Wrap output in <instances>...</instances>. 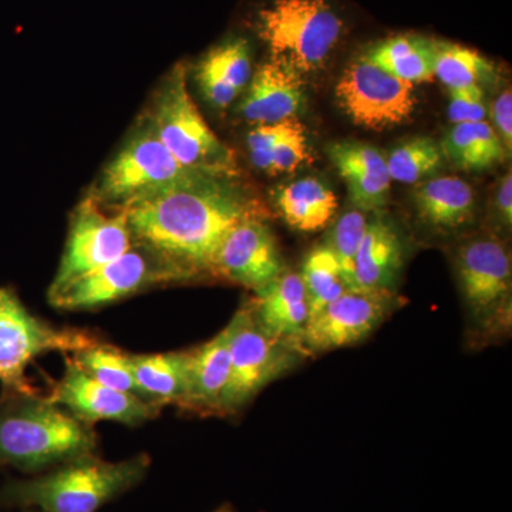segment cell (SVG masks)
Returning <instances> with one entry per match:
<instances>
[{
    "label": "cell",
    "instance_id": "obj_1",
    "mask_svg": "<svg viewBox=\"0 0 512 512\" xmlns=\"http://www.w3.org/2000/svg\"><path fill=\"white\" fill-rule=\"evenodd\" d=\"M134 239L180 266L191 278L212 274L222 241L239 222L261 217L231 177L195 173L128 202Z\"/></svg>",
    "mask_w": 512,
    "mask_h": 512
},
{
    "label": "cell",
    "instance_id": "obj_2",
    "mask_svg": "<svg viewBox=\"0 0 512 512\" xmlns=\"http://www.w3.org/2000/svg\"><path fill=\"white\" fill-rule=\"evenodd\" d=\"M151 467L148 454L106 461L96 453L74 458L45 473L0 485V508L37 512H97L137 487Z\"/></svg>",
    "mask_w": 512,
    "mask_h": 512
},
{
    "label": "cell",
    "instance_id": "obj_3",
    "mask_svg": "<svg viewBox=\"0 0 512 512\" xmlns=\"http://www.w3.org/2000/svg\"><path fill=\"white\" fill-rule=\"evenodd\" d=\"M93 424L39 394H0V468L26 476L96 453Z\"/></svg>",
    "mask_w": 512,
    "mask_h": 512
},
{
    "label": "cell",
    "instance_id": "obj_4",
    "mask_svg": "<svg viewBox=\"0 0 512 512\" xmlns=\"http://www.w3.org/2000/svg\"><path fill=\"white\" fill-rule=\"evenodd\" d=\"M146 119L161 143L188 170L217 177L237 174L234 151L211 130L188 93L183 64L167 74Z\"/></svg>",
    "mask_w": 512,
    "mask_h": 512
},
{
    "label": "cell",
    "instance_id": "obj_5",
    "mask_svg": "<svg viewBox=\"0 0 512 512\" xmlns=\"http://www.w3.org/2000/svg\"><path fill=\"white\" fill-rule=\"evenodd\" d=\"M101 342L89 329L64 328L33 315L10 286L0 288V384L2 392L36 394L28 367L50 352L77 353Z\"/></svg>",
    "mask_w": 512,
    "mask_h": 512
},
{
    "label": "cell",
    "instance_id": "obj_6",
    "mask_svg": "<svg viewBox=\"0 0 512 512\" xmlns=\"http://www.w3.org/2000/svg\"><path fill=\"white\" fill-rule=\"evenodd\" d=\"M256 28L272 59L302 74L326 63L342 37L343 20L328 0H272L258 13Z\"/></svg>",
    "mask_w": 512,
    "mask_h": 512
},
{
    "label": "cell",
    "instance_id": "obj_7",
    "mask_svg": "<svg viewBox=\"0 0 512 512\" xmlns=\"http://www.w3.org/2000/svg\"><path fill=\"white\" fill-rule=\"evenodd\" d=\"M191 279L180 266L147 245L137 242L126 254L77 279L49 302L62 311H92L130 298L153 286Z\"/></svg>",
    "mask_w": 512,
    "mask_h": 512
},
{
    "label": "cell",
    "instance_id": "obj_8",
    "mask_svg": "<svg viewBox=\"0 0 512 512\" xmlns=\"http://www.w3.org/2000/svg\"><path fill=\"white\" fill-rule=\"evenodd\" d=\"M195 173L197 171L185 168L168 151L148 120L143 119L116 157L106 165L89 195L103 207L120 210L148 192Z\"/></svg>",
    "mask_w": 512,
    "mask_h": 512
},
{
    "label": "cell",
    "instance_id": "obj_9",
    "mask_svg": "<svg viewBox=\"0 0 512 512\" xmlns=\"http://www.w3.org/2000/svg\"><path fill=\"white\" fill-rule=\"evenodd\" d=\"M458 284L470 320L481 332L497 333L511 322V255L495 234L467 239L456 252Z\"/></svg>",
    "mask_w": 512,
    "mask_h": 512
},
{
    "label": "cell",
    "instance_id": "obj_10",
    "mask_svg": "<svg viewBox=\"0 0 512 512\" xmlns=\"http://www.w3.org/2000/svg\"><path fill=\"white\" fill-rule=\"evenodd\" d=\"M231 377L225 394L224 414L237 413L252 399L284 375L298 349L272 336L256 319L247 301L227 326Z\"/></svg>",
    "mask_w": 512,
    "mask_h": 512
},
{
    "label": "cell",
    "instance_id": "obj_11",
    "mask_svg": "<svg viewBox=\"0 0 512 512\" xmlns=\"http://www.w3.org/2000/svg\"><path fill=\"white\" fill-rule=\"evenodd\" d=\"M134 244L126 212L111 210L109 214L87 195L73 212L66 247L47 296L52 298L77 279L126 254Z\"/></svg>",
    "mask_w": 512,
    "mask_h": 512
},
{
    "label": "cell",
    "instance_id": "obj_12",
    "mask_svg": "<svg viewBox=\"0 0 512 512\" xmlns=\"http://www.w3.org/2000/svg\"><path fill=\"white\" fill-rule=\"evenodd\" d=\"M335 94L346 116L369 130L400 126L416 106L413 84L384 72L363 55L343 70Z\"/></svg>",
    "mask_w": 512,
    "mask_h": 512
},
{
    "label": "cell",
    "instance_id": "obj_13",
    "mask_svg": "<svg viewBox=\"0 0 512 512\" xmlns=\"http://www.w3.org/2000/svg\"><path fill=\"white\" fill-rule=\"evenodd\" d=\"M393 292L348 291L309 318L303 353H326L365 342L389 318Z\"/></svg>",
    "mask_w": 512,
    "mask_h": 512
},
{
    "label": "cell",
    "instance_id": "obj_14",
    "mask_svg": "<svg viewBox=\"0 0 512 512\" xmlns=\"http://www.w3.org/2000/svg\"><path fill=\"white\" fill-rule=\"evenodd\" d=\"M47 399L89 424L114 421L126 426H140L156 419L163 410L134 394L104 386L84 373L72 359L66 360L64 375Z\"/></svg>",
    "mask_w": 512,
    "mask_h": 512
},
{
    "label": "cell",
    "instance_id": "obj_15",
    "mask_svg": "<svg viewBox=\"0 0 512 512\" xmlns=\"http://www.w3.org/2000/svg\"><path fill=\"white\" fill-rule=\"evenodd\" d=\"M275 235L261 217L239 222L222 241L212 274L256 292L285 271Z\"/></svg>",
    "mask_w": 512,
    "mask_h": 512
},
{
    "label": "cell",
    "instance_id": "obj_16",
    "mask_svg": "<svg viewBox=\"0 0 512 512\" xmlns=\"http://www.w3.org/2000/svg\"><path fill=\"white\" fill-rule=\"evenodd\" d=\"M328 154L345 181L356 210L376 214L386 207L392 185L386 156L376 147L360 141L330 144Z\"/></svg>",
    "mask_w": 512,
    "mask_h": 512
},
{
    "label": "cell",
    "instance_id": "obj_17",
    "mask_svg": "<svg viewBox=\"0 0 512 512\" xmlns=\"http://www.w3.org/2000/svg\"><path fill=\"white\" fill-rule=\"evenodd\" d=\"M231 377L228 330L197 348L187 350V394L181 410L202 416H224Z\"/></svg>",
    "mask_w": 512,
    "mask_h": 512
},
{
    "label": "cell",
    "instance_id": "obj_18",
    "mask_svg": "<svg viewBox=\"0 0 512 512\" xmlns=\"http://www.w3.org/2000/svg\"><path fill=\"white\" fill-rule=\"evenodd\" d=\"M301 76L288 64L272 57L262 63L249 80L241 104L244 119L256 126L295 119L305 97Z\"/></svg>",
    "mask_w": 512,
    "mask_h": 512
},
{
    "label": "cell",
    "instance_id": "obj_19",
    "mask_svg": "<svg viewBox=\"0 0 512 512\" xmlns=\"http://www.w3.org/2000/svg\"><path fill=\"white\" fill-rule=\"evenodd\" d=\"M256 319L272 336L302 350V338L311 318L301 274L285 269L252 299Z\"/></svg>",
    "mask_w": 512,
    "mask_h": 512
},
{
    "label": "cell",
    "instance_id": "obj_20",
    "mask_svg": "<svg viewBox=\"0 0 512 512\" xmlns=\"http://www.w3.org/2000/svg\"><path fill=\"white\" fill-rule=\"evenodd\" d=\"M404 262L402 237L392 222L376 212L367 221L355 261L353 291L393 292Z\"/></svg>",
    "mask_w": 512,
    "mask_h": 512
},
{
    "label": "cell",
    "instance_id": "obj_21",
    "mask_svg": "<svg viewBox=\"0 0 512 512\" xmlns=\"http://www.w3.org/2000/svg\"><path fill=\"white\" fill-rule=\"evenodd\" d=\"M414 207L420 220L430 228L454 232L474 220L476 194L461 178L436 177L416 188Z\"/></svg>",
    "mask_w": 512,
    "mask_h": 512
},
{
    "label": "cell",
    "instance_id": "obj_22",
    "mask_svg": "<svg viewBox=\"0 0 512 512\" xmlns=\"http://www.w3.org/2000/svg\"><path fill=\"white\" fill-rule=\"evenodd\" d=\"M131 372L141 396L147 402L164 406H183L187 394V350L156 353V355H128Z\"/></svg>",
    "mask_w": 512,
    "mask_h": 512
},
{
    "label": "cell",
    "instance_id": "obj_23",
    "mask_svg": "<svg viewBox=\"0 0 512 512\" xmlns=\"http://www.w3.org/2000/svg\"><path fill=\"white\" fill-rule=\"evenodd\" d=\"M437 42L419 35H397L380 40L363 56L384 72L410 84L434 79Z\"/></svg>",
    "mask_w": 512,
    "mask_h": 512
},
{
    "label": "cell",
    "instance_id": "obj_24",
    "mask_svg": "<svg viewBox=\"0 0 512 512\" xmlns=\"http://www.w3.org/2000/svg\"><path fill=\"white\" fill-rule=\"evenodd\" d=\"M276 202L286 224L301 232H318L328 227L338 210L335 192L315 177L285 185Z\"/></svg>",
    "mask_w": 512,
    "mask_h": 512
},
{
    "label": "cell",
    "instance_id": "obj_25",
    "mask_svg": "<svg viewBox=\"0 0 512 512\" xmlns=\"http://www.w3.org/2000/svg\"><path fill=\"white\" fill-rule=\"evenodd\" d=\"M440 146L444 158L461 170L473 173L504 163L508 157L503 141L488 121L454 124Z\"/></svg>",
    "mask_w": 512,
    "mask_h": 512
},
{
    "label": "cell",
    "instance_id": "obj_26",
    "mask_svg": "<svg viewBox=\"0 0 512 512\" xmlns=\"http://www.w3.org/2000/svg\"><path fill=\"white\" fill-rule=\"evenodd\" d=\"M301 278L311 316L349 291L338 259L326 244L313 248L306 256Z\"/></svg>",
    "mask_w": 512,
    "mask_h": 512
},
{
    "label": "cell",
    "instance_id": "obj_27",
    "mask_svg": "<svg viewBox=\"0 0 512 512\" xmlns=\"http://www.w3.org/2000/svg\"><path fill=\"white\" fill-rule=\"evenodd\" d=\"M128 355L130 353L101 340L97 345L74 353L72 360L84 373L104 386L143 399L131 372Z\"/></svg>",
    "mask_w": 512,
    "mask_h": 512
},
{
    "label": "cell",
    "instance_id": "obj_28",
    "mask_svg": "<svg viewBox=\"0 0 512 512\" xmlns=\"http://www.w3.org/2000/svg\"><path fill=\"white\" fill-rule=\"evenodd\" d=\"M390 178L400 184H417L443 167L441 146L430 137L404 141L386 157Z\"/></svg>",
    "mask_w": 512,
    "mask_h": 512
},
{
    "label": "cell",
    "instance_id": "obj_29",
    "mask_svg": "<svg viewBox=\"0 0 512 512\" xmlns=\"http://www.w3.org/2000/svg\"><path fill=\"white\" fill-rule=\"evenodd\" d=\"M493 72L494 64L476 50L456 43L437 42L434 77H439L448 89L481 86V80Z\"/></svg>",
    "mask_w": 512,
    "mask_h": 512
},
{
    "label": "cell",
    "instance_id": "obj_30",
    "mask_svg": "<svg viewBox=\"0 0 512 512\" xmlns=\"http://www.w3.org/2000/svg\"><path fill=\"white\" fill-rule=\"evenodd\" d=\"M201 63L214 70L238 93L248 86L252 77L251 47L242 37H232L221 45L212 47L202 57Z\"/></svg>",
    "mask_w": 512,
    "mask_h": 512
},
{
    "label": "cell",
    "instance_id": "obj_31",
    "mask_svg": "<svg viewBox=\"0 0 512 512\" xmlns=\"http://www.w3.org/2000/svg\"><path fill=\"white\" fill-rule=\"evenodd\" d=\"M367 220L365 212L352 210L340 215L333 227L328 247L338 259L343 278L353 291V276H355V261L360 242L365 235Z\"/></svg>",
    "mask_w": 512,
    "mask_h": 512
},
{
    "label": "cell",
    "instance_id": "obj_32",
    "mask_svg": "<svg viewBox=\"0 0 512 512\" xmlns=\"http://www.w3.org/2000/svg\"><path fill=\"white\" fill-rule=\"evenodd\" d=\"M303 127L298 120H286L275 124H258L252 128L248 134L249 156L252 164L264 173H269V164H271V151L276 144L293 131Z\"/></svg>",
    "mask_w": 512,
    "mask_h": 512
},
{
    "label": "cell",
    "instance_id": "obj_33",
    "mask_svg": "<svg viewBox=\"0 0 512 512\" xmlns=\"http://www.w3.org/2000/svg\"><path fill=\"white\" fill-rule=\"evenodd\" d=\"M447 116L453 124L485 121L488 116V107L485 103L483 87L474 84L463 89L450 90Z\"/></svg>",
    "mask_w": 512,
    "mask_h": 512
},
{
    "label": "cell",
    "instance_id": "obj_34",
    "mask_svg": "<svg viewBox=\"0 0 512 512\" xmlns=\"http://www.w3.org/2000/svg\"><path fill=\"white\" fill-rule=\"evenodd\" d=\"M308 160V138H306L305 128L301 127L286 136L271 151V164H269L268 174L293 173Z\"/></svg>",
    "mask_w": 512,
    "mask_h": 512
},
{
    "label": "cell",
    "instance_id": "obj_35",
    "mask_svg": "<svg viewBox=\"0 0 512 512\" xmlns=\"http://www.w3.org/2000/svg\"><path fill=\"white\" fill-rule=\"evenodd\" d=\"M197 80L205 99L220 109H225L238 97L239 93L234 87L229 86L221 76L201 62L197 67Z\"/></svg>",
    "mask_w": 512,
    "mask_h": 512
},
{
    "label": "cell",
    "instance_id": "obj_36",
    "mask_svg": "<svg viewBox=\"0 0 512 512\" xmlns=\"http://www.w3.org/2000/svg\"><path fill=\"white\" fill-rule=\"evenodd\" d=\"M493 117L494 130L497 131L505 150L510 154L512 150V93L511 89H505L497 99H494L490 110Z\"/></svg>",
    "mask_w": 512,
    "mask_h": 512
},
{
    "label": "cell",
    "instance_id": "obj_37",
    "mask_svg": "<svg viewBox=\"0 0 512 512\" xmlns=\"http://www.w3.org/2000/svg\"><path fill=\"white\" fill-rule=\"evenodd\" d=\"M497 201H495V211H497V220L505 229H511L512 225V177L511 171L503 178L500 187H498Z\"/></svg>",
    "mask_w": 512,
    "mask_h": 512
},
{
    "label": "cell",
    "instance_id": "obj_38",
    "mask_svg": "<svg viewBox=\"0 0 512 512\" xmlns=\"http://www.w3.org/2000/svg\"><path fill=\"white\" fill-rule=\"evenodd\" d=\"M212 512H237L234 510V508L231 507V505L225 504L221 505V507H218L217 510Z\"/></svg>",
    "mask_w": 512,
    "mask_h": 512
},
{
    "label": "cell",
    "instance_id": "obj_39",
    "mask_svg": "<svg viewBox=\"0 0 512 512\" xmlns=\"http://www.w3.org/2000/svg\"><path fill=\"white\" fill-rule=\"evenodd\" d=\"M20 512H37V511H33V510H22Z\"/></svg>",
    "mask_w": 512,
    "mask_h": 512
}]
</instances>
